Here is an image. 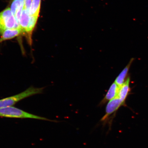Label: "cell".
Instances as JSON below:
<instances>
[{
    "mask_svg": "<svg viewBox=\"0 0 148 148\" xmlns=\"http://www.w3.org/2000/svg\"><path fill=\"white\" fill-rule=\"evenodd\" d=\"M0 117L21 119H32L56 122L55 121H53L46 118L29 113L21 109L13 106L0 109Z\"/></svg>",
    "mask_w": 148,
    "mask_h": 148,
    "instance_id": "6da1fadb",
    "label": "cell"
},
{
    "mask_svg": "<svg viewBox=\"0 0 148 148\" xmlns=\"http://www.w3.org/2000/svg\"><path fill=\"white\" fill-rule=\"evenodd\" d=\"M43 88L31 87L21 93L0 99V109L13 106L18 101L31 96L42 93Z\"/></svg>",
    "mask_w": 148,
    "mask_h": 148,
    "instance_id": "7a4b0ae2",
    "label": "cell"
},
{
    "mask_svg": "<svg viewBox=\"0 0 148 148\" xmlns=\"http://www.w3.org/2000/svg\"><path fill=\"white\" fill-rule=\"evenodd\" d=\"M125 105L118 97L109 101L106 105L105 114L100 120L103 125H108L110 129L116 112L120 107Z\"/></svg>",
    "mask_w": 148,
    "mask_h": 148,
    "instance_id": "3957f363",
    "label": "cell"
},
{
    "mask_svg": "<svg viewBox=\"0 0 148 148\" xmlns=\"http://www.w3.org/2000/svg\"><path fill=\"white\" fill-rule=\"evenodd\" d=\"M21 29L10 8L0 12V35L8 29Z\"/></svg>",
    "mask_w": 148,
    "mask_h": 148,
    "instance_id": "277c9868",
    "label": "cell"
},
{
    "mask_svg": "<svg viewBox=\"0 0 148 148\" xmlns=\"http://www.w3.org/2000/svg\"><path fill=\"white\" fill-rule=\"evenodd\" d=\"M120 87L114 82L111 85L106 95L99 103V106H102L110 101L118 97Z\"/></svg>",
    "mask_w": 148,
    "mask_h": 148,
    "instance_id": "5b68a950",
    "label": "cell"
},
{
    "mask_svg": "<svg viewBox=\"0 0 148 148\" xmlns=\"http://www.w3.org/2000/svg\"><path fill=\"white\" fill-rule=\"evenodd\" d=\"M23 34H24L23 31L20 28L6 29L1 34L0 43L5 40L12 39Z\"/></svg>",
    "mask_w": 148,
    "mask_h": 148,
    "instance_id": "8992f818",
    "label": "cell"
},
{
    "mask_svg": "<svg viewBox=\"0 0 148 148\" xmlns=\"http://www.w3.org/2000/svg\"><path fill=\"white\" fill-rule=\"evenodd\" d=\"M39 17L30 16L28 24L25 33L28 42L30 45L32 44V34L33 30L36 27Z\"/></svg>",
    "mask_w": 148,
    "mask_h": 148,
    "instance_id": "52a82bcc",
    "label": "cell"
},
{
    "mask_svg": "<svg viewBox=\"0 0 148 148\" xmlns=\"http://www.w3.org/2000/svg\"><path fill=\"white\" fill-rule=\"evenodd\" d=\"M130 77H127L125 82L120 87L118 92V97L125 105L126 99L130 91Z\"/></svg>",
    "mask_w": 148,
    "mask_h": 148,
    "instance_id": "ba28073f",
    "label": "cell"
},
{
    "mask_svg": "<svg viewBox=\"0 0 148 148\" xmlns=\"http://www.w3.org/2000/svg\"><path fill=\"white\" fill-rule=\"evenodd\" d=\"M134 58L131 59L128 64L124 68L121 73L116 77L114 82L119 87L121 86L126 80L127 79L126 77L127 75H128L130 68L131 64H132L133 61H134Z\"/></svg>",
    "mask_w": 148,
    "mask_h": 148,
    "instance_id": "9c48e42d",
    "label": "cell"
},
{
    "mask_svg": "<svg viewBox=\"0 0 148 148\" xmlns=\"http://www.w3.org/2000/svg\"><path fill=\"white\" fill-rule=\"evenodd\" d=\"M30 16L29 11L27 9L23 8L18 23H19L20 27L23 31L24 34H25Z\"/></svg>",
    "mask_w": 148,
    "mask_h": 148,
    "instance_id": "30bf717a",
    "label": "cell"
},
{
    "mask_svg": "<svg viewBox=\"0 0 148 148\" xmlns=\"http://www.w3.org/2000/svg\"><path fill=\"white\" fill-rule=\"evenodd\" d=\"M41 0H32L29 10L30 16H39L41 6Z\"/></svg>",
    "mask_w": 148,
    "mask_h": 148,
    "instance_id": "8fae6325",
    "label": "cell"
},
{
    "mask_svg": "<svg viewBox=\"0 0 148 148\" xmlns=\"http://www.w3.org/2000/svg\"><path fill=\"white\" fill-rule=\"evenodd\" d=\"M24 6V1L21 0H13L11 3L10 9L14 16L18 10L23 9Z\"/></svg>",
    "mask_w": 148,
    "mask_h": 148,
    "instance_id": "7c38bea8",
    "label": "cell"
},
{
    "mask_svg": "<svg viewBox=\"0 0 148 148\" xmlns=\"http://www.w3.org/2000/svg\"><path fill=\"white\" fill-rule=\"evenodd\" d=\"M32 0H25L24 8L29 11Z\"/></svg>",
    "mask_w": 148,
    "mask_h": 148,
    "instance_id": "4fadbf2b",
    "label": "cell"
}]
</instances>
